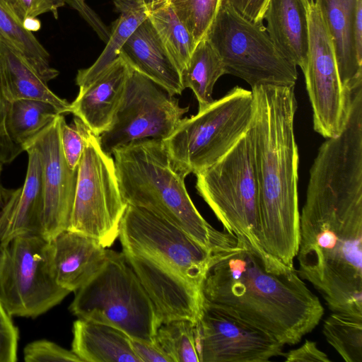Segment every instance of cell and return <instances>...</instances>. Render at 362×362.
<instances>
[{"mask_svg":"<svg viewBox=\"0 0 362 362\" xmlns=\"http://www.w3.org/2000/svg\"><path fill=\"white\" fill-rule=\"evenodd\" d=\"M298 274L332 313L362 315V159L317 154L300 214Z\"/></svg>","mask_w":362,"mask_h":362,"instance_id":"cell-1","label":"cell"},{"mask_svg":"<svg viewBox=\"0 0 362 362\" xmlns=\"http://www.w3.org/2000/svg\"><path fill=\"white\" fill-rule=\"evenodd\" d=\"M214 255L202 284L203 305L258 329L283 345L312 332L324 308L296 268L267 269L249 245Z\"/></svg>","mask_w":362,"mask_h":362,"instance_id":"cell-2","label":"cell"},{"mask_svg":"<svg viewBox=\"0 0 362 362\" xmlns=\"http://www.w3.org/2000/svg\"><path fill=\"white\" fill-rule=\"evenodd\" d=\"M294 88H252L254 113L250 127L259 192L261 245L271 258L291 268L298 251L300 221Z\"/></svg>","mask_w":362,"mask_h":362,"instance_id":"cell-3","label":"cell"},{"mask_svg":"<svg viewBox=\"0 0 362 362\" xmlns=\"http://www.w3.org/2000/svg\"><path fill=\"white\" fill-rule=\"evenodd\" d=\"M114 161L127 204L145 209L180 228L213 252L231 249L237 238L212 227L200 214L163 140L147 139L115 150Z\"/></svg>","mask_w":362,"mask_h":362,"instance_id":"cell-4","label":"cell"},{"mask_svg":"<svg viewBox=\"0 0 362 362\" xmlns=\"http://www.w3.org/2000/svg\"><path fill=\"white\" fill-rule=\"evenodd\" d=\"M196 175L199 194L225 232L249 245L268 270L284 272L293 268L271 258L261 245L259 192L250 128L223 157Z\"/></svg>","mask_w":362,"mask_h":362,"instance_id":"cell-5","label":"cell"},{"mask_svg":"<svg viewBox=\"0 0 362 362\" xmlns=\"http://www.w3.org/2000/svg\"><path fill=\"white\" fill-rule=\"evenodd\" d=\"M74 293L69 310L78 318L111 325L132 339L155 343L160 322L123 252L107 249L102 267Z\"/></svg>","mask_w":362,"mask_h":362,"instance_id":"cell-6","label":"cell"},{"mask_svg":"<svg viewBox=\"0 0 362 362\" xmlns=\"http://www.w3.org/2000/svg\"><path fill=\"white\" fill-rule=\"evenodd\" d=\"M253 113L252 90L235 86L197 115L182 118L163 140L175 169L186 177L216 163L249 129Z\"/></svg>","mask_w":362,"mask_h":362,"instance_id":"cell-7","label":"cell"},{"mask_svg":"<svg viewBox=\"0 0 362 362\" xmlns=\"http://www.w3.org/2000/svg\"><path fill=\"white\" fill-rule=\"evenodd\" d=\"M222 60L226 74L251 88L259 85L295 86L296 66L274 45L262 23H253L221 3L205 37Z\"/></svg>","mask_w":362,"mask_h":362,"instance_id":"cell-8","label":"cell"},{"mask_svg":"<svg viewBox=\"0 0 362 362\" xmlns=\"http://www.w3.org/2000/svg\"><path fill=\"white\" fill-rule=\"evenodd\" d=\"M69 293L56 280L50 240L25 234L0 243V300L11 317H36Z\"/></svg>","mask_w":362,"mask_h":362,"instance_id":"cell-9","label":"cell"},{"mask_svg":"<svg viewBox=\"0 0 362 362\" xmlns=\"http://www.w3.org/2000/svg\"><path fill=\"white\" fill-rule=\"evenodd\" d=\"M127 206L119 189L114 158L103 151L98 136L88 127L68 229L109 247L118 238Z\"/></svg>","mask_w":362,"mask_h":362,"instance_id":"cell-10","label":"cell"},{"mask_svg":"<svg viewBox=\"0 0 362 362\" xmlns=\"http://www.w3.org/2000/svg\"><path fill=\"white\" fill-rule=\"evenodd\" d=\"M128 67L124 95L112 124L98 136L101 148L110 156L136 141L165 139L189 110L164 88Z\"/></svg>","mask_w":362,"mask_h":362,"instance_id":"cell-11","label":"cell"},{"mask_svg":"<svg viewBox=\"0 0 362 362\" xmlns=\"http://www.w3.org/2000/svg\"><path fill=\"white\" fill-rule=\"evenodd\" d=\"M118 238L122 247L144 252L200 288L217 252L206 249L165 219L129 204L119 224Z\"/></svg>","mask_w":362,"mask_h":362,"instance_id":"cell-12","label":"cell"},{"mask_svg":"<svg viewBox=\"0 0 362 362\" xmlns=\"http://www.w3.org/2000/svg\"><path fill=\"white\" fill-rule=\"evenodd\" d=\"M303 73L315 131L325 139L337 136L346 121L351 93L341 85L331 40L313 0L309 11L308 60Z\"/></svg>","mask_w":362,"mask_h":362,"instance_id":"cell-13","label":"cell"},{"mask_svg":"<svg viewBox=\"0 0 362 362\" xmlns=\"http://www.w3.org/2000/svg\"><path fill=\"white\" fill-rule=\"evenodd\" d=\"M195 335L199 362H264L284 353L268 334L204 305Z\"/></svg>","mask_w":362,"mask_h":362,"instance_id":"cell-14","label":"cell"},{"mask_svg":"<svg viewBox=\"0 0 362 362\" xmlns=\"http://www.w3.org/2000/svg\"><path fill=\"white\" fill-rule=\"evenodd\" d=\"M62 114L23 146L34 148L42 165L44 194V237L52 239L68 229L71 218L78 169L71 170L62 148L59 127Z\"/></svg>","mask_w":362,"mask_h":362,"instance_id":"cell-15","label":"cell"},{"mask_svg":"<svg viewBox=\"0 0 362 362\" xmlns=\"http://www.w3.org/2000/svg\"><path fill=\"white\" fill-rule=\"evenodd\" d=\"M24 151L28 163L23 186L8 190L0 211V243L16 236H44V194L40 158L33 147Z\"/></svg>","mask_w":362,"mask_h":362,"instance_id":"cell-16","label":"cell"},{"mask_svg":"<svg viewBox=\"0 0 362 362\" xmlns=\"http://www.w3.org/2000/svg\"><path fill=\"white\" fill-rule=\"evenodd\" d=\"M314 1L332 44L341 85L351 93L362 86V58L355 38L356 13L362 0Z\"/></svg>","mask_w":362,"mask_h":362,"instance_id":"cell-17","label":"cell"},{"mask_svg":"<svg viewBox=\"0 0 362 362\" xmlns=\"http://www.w3.org/2000/svg\"><path fill=\"white\" fill-rule=\"evenodd\" d=\"M128 65L120 57L79 92L71 103L70 113L80 119L97 136L112 124L122 101Z\"/></svg>","mask_w":362,"mask_h":362,"instance_id":"cell-18","label":"cell"},{"mask_svg":"<svg viewBox=\"0 0 362 362\" xmlns=\"http://www.w3.org/2000/svg\"><path fill=\"white\" fill-rule=\"evenodd\" d=\"M119 56L130 67L164 88L172 95H181L185 90L181 73L148 17L127 39Z\"/></svg>","mask_w":362,"mask_h":362,"instance_id":"cell-19","label":"cell"},{"mask_svg":"<svg viewBox=\"0 0 362 362\" xmlns=\"http://www.w3.org/2000/svg\"><path fill=\"white\" fill-rule=\"evenodd\" d=\"M50 240L56 280L75 292L102 267L107 249L86 235L64 230Z\"/></svg>","mask_w":362,"mask_h":362,"instance_id":"cell-20","label":"cell"},{"mask_svg":"<svg viewBox=\"0 0 362 362\" xmlns=\"http://www.w3.org/2000/svg\"><path fill=\"white\" fill-rule=\"evenodd\" d=\"M310 6V0H269L264 13L274 45L302 71L308 60Z\"/></svg>","mask_w":362,"mask_h":362,"instance_id":"cell-21","label":"cell"},{"mask_svg":"<svg viewBox=\"0 0 362 362\" xmlns=\"http://www.w3.org/2000/svg\"><path fill=\"white\" fill-rule=\"evenodd\" d=\"M72 332L71 351L82 362H141L132 338L117 327L78 318Z\"/></svg>","mask_w":362,"mask_h":362,"instance_id":"cell-22","label":"cell"},{"mask_svg":"<svg viewBox=\"0 0 362 362\" xmlns=\"http://www.w3.org/2000/svg\"><path fill=\"white\" fill-rule=\"evenodd\" d=\"M0 79L8 102L35 99L48 102L60 114L70 113L71 103L52 92L47 83L16 50L0 42Z\"/></svg>","mask_w":362,"mask_h":362,"instance_id":"cell-23","label":"cell"},{"mask_svg":"<svg viewBox=\"0 0 362 362\" xmlns=\"http://www.w3.org/2000/svg\"><path fill=\"white\" fill-rule=\"evenodd\" d=\"M113 2L119 16L112 22L106 46L96 61L90 67L78 71L76 83L79 88L92 83L119 58L125 42L150 13L146 7L129 0H113Z\"/></svg>","mask_w":362,"mask_h":362,"instance_id":"cell-24","label":"cell"},{"mask_svg":"<svg viewBox=\"0 0 362 362\" xmlns=\"http://www.w3.org/2000/svg\"><path fill=\"white\" fill-rule=\"evenodd\" d=\"M0 42L19 53L47 83L59 75L58 70L50 65L47 49L33 33L23 28L4 0H0Z\"/></svg>","mask_w":362,"mask_h":362,"instance_id":"cell-25","label":"cell"},{"mask_svg":"<svg viewBox=\"0 0 362 362\" xmlns=\"http://www.w3.org/2000/svg\"><path fill=\"white\" fill-rule=\"evenodd\" d=\"M226 74L219 55L209 40H200L181 72L182 85L190 88L199 104V111L210 105L214 100L212 94L217 80Z\"/></svg>","mask_w":362,"mask_h":362,"instance_id":"cell-26","label":"cell"},{"mask_svg":"<svg viewBox=\"0 0 362 362\" xmlns=\"http://www.w3.org/2000/svg\"><path fill=\"white\" fill-rule=\"evenodd\" d=\"M60 114L52 104L40 100L8 102L6 124L9 136L22 148Z\"/></svg>","mask_w":362,"mask_h":362,"instance_id":"cell-27","label":"cell"},{"mask_svg":"<svg viewBox=\"0 0 362 362\" xmlns=\"http://www.w3.org/2000/svg\"><path fill=\"white\" fill-rule=\"evenodd\" d=\"M148 17L181 73L197 45L193 36L170 2L150 11Z\"/></svg>","mask_w":362,"mask_h":362,"instance_id":"cell-28","label":"cell"},{"mask_svg":"<svg viewBox=\"0 0 362 362\" xmlns=\"http://www.w3.org/2000/svg\"><path fill=\"white\" fill-rule=\"evenodd\" d=\"M327 341L346 362H362V315L332 313L323 323Z\"/></svg>","mask_w":362,"mask_h":362,"instance_id":"cell-29","label":"cell"},{"mask_svg":"<svg viewBox=\"0 0 362 362\" xmlns=\"http://www.w3.org/2000/svg\"><path fill=\"white\" fill-rule=\"evenodd\" d=\"M195 324L190 320L177 319L158 326L154 342L170 362H199Z\"/></svg>","mask_w":362,"mask_h":362,"instance_id":"cell-30","label":"cell"},{"mask_svg":"<svg viewBox=\"0 0 362 362\" xmlns=\"http://www.w3.org/2000/svg\"><path fill=\"white\" fill-rule=\"evenodd\" d=\"M221 0H171L177 15L197 44L206 35Z\"/></svg>","mask_w":362,"mask_h":362,"instance_id":"cell-31","label":"cell"},{"mask_svg":"<svg viewBox=\"0 0 362 362\" xmlns=\"http://www.w3.org/2000/svg\"><path fill=\"white\" fill-rule=\"evenodd\" d=\"M88 127L78 117H74V123L67 124L62 115L60 119V140L64 158L71 170L78 166L86 144V132Z\"/></svg>","mask_w":362,"mask_h":362,"instance_id":"cell-32","label":"cell"},{"mask_svg":"<svg viewBox=\"0 0 362 362\" xmlns=\"http://www.w3.org/2000/svg\"><path fill=\"white\" fill-rule=\"evenodd\" d=\"M23 356L26 362H82L71 350L45 339L27 344Z\"/></svg>","mask_w":362,"mask_h":362,"instance_id":"cell-33","label":"cell"},{"mask_svg":"<svg viewBox=\"0 0 362 362\" xmlns=\"http://www.w3.org/2000/svg\"><path fill=\"white\" fill-rule=\"evenodd\" d=\"M19 333L0 300V362L17 361Z\"/></svg>","mask_w":362,"mask_h":362,"instance_id":"cell-34","label":"cell"},{"mask_svg":"<svg viewBox=\"0 0 362 362\" xmlns=\"http://www.w3.org/2000/svg\"><path fill=\"white\" fill-rule=\"evenodd\" d=\"M22 22L28 17L51 13L58 18L59 9L65 5L63 0H4Z\"/></svg>","mask_w":362,"mask_h":362,"instance_id":"cell-35","label":"cell"},{"mask_svg":"<svg viewBox=\"0 0 362 362\" xmlns=\"http://www.w3.org/2000/svg\"><path fill=\"white\" fill-rule=\"evenodd\" d=\"M8 105L0 79V163L3 165L11 163L23 151L8 135L6 124Z\"/></svg>","mask_w":362,"mask_h":362,"instance_id":"cell-36","label":"cell"},{"mask_svg":"<svg viewBox=\"0 0 362 362\" xmlns=\"http://www.w3.org/2000/svg\"><path fill=\"white\" fill-rule=\"evenodd\" d=\"M269 0H221L238 14L253 23H262Z\"/></svg>","mask_w":362,"mask_h":362,"instance_id":"cell-37","label":"cell"},{"mask_svg":"<svg viewBox=\"0 0 362 362\" xmlns=\"http://www.w3.org/2000/svg\"><path fill=\"white\" fill-rule=\"evenodd\" d=\"M95 30L99 37L107 42L110 37V29L105 25L97 13L86 3L85 0H63Z\"/></svg>","mask_w":362,"mask_h":362,"instance_id":"cell-38","label":"cell"},{"mask_svg":"<svg viewBox=\"0 0 362 362\" xmlns=\"http://www.w3.org/2000/svg\"><path fill=\"white\" fill-rule=\"evenodd\" d=\"M282 356L288 362H330L328 356L321 351L315 341L306 339L305 343L297 349L284 352Z\"/></svg>","mask_w":362,"mask_h":362,"instance_id":"cell-39","label":"cell"},{"mask_svg":"<svg viewBox=\"0 0 362 362\" xmlns=\"http://www.w3.org/2000/svg\"><path fill=\"white\" fill-rule=\"evenodd\" d=\"M132 348L141 362H170L155 343L132 339Z\"/></svg>","mask_w":362,"mask_h":362,"instance_id":"cell-40","label":"cell"},{"mask_svg":"<svg viewBox=\"0 0 362 362\" xmlns=\"http://www.w3.org/2000/svg\"><path fill=\"white\" fill-rule=\"evenodd\" d=\"M23 28L33 33L38 31L41 28V22L37 18L28 17L22 21Z\"/></svg>","mask_w":362,"mask_h":362,"instance_id":"cell-41","label":"cell"},{"mask_svg":"<svg viewBox=\"0 0 362 362\" xmlns=\"http://www.w3.org/2000/svg\"><path fill=\"white\" fill-rule=\"evenodd\" d=\"M2 166H3V164L1 163H0V176H1V171H2ZM8 193V190L5 189L1 186V182H0V211H1V209L4 204L5 201H6Z\"/></svg>","mask_w":362,"mask_h":362,"instance_id":"cell-42","label":"cell"},{"mask_svg":"<svg viewBox=\"0 0 362 362\" xmlns=\"http://www.w3.org/2000/svg\"><path fill=\"white\" fill-rule=\"evenodd\" d=\"M168 3V0H148V8L151 11Z\"/></svg>","mask_w":362,"mask_h":362,"instance_id":"cell-43","label":"cell"},{"mask_svg":"<svg viewBox=\"0 0 362 362\" xmlns=\"http://www.w3.org/2000/svg\"><path fill=\"white\" fill-rule=\"evenodd\" d=\"M134 1H135L136 2H137L138 4L144 6H146L149 11L148 4V0H134Z\"/></svg>","mask_w":362,"mask_h":362,"instance_id":"cell-44","label":"cell"},{"mask_svg":"<svg viewBox=\"0 0 362 362\" xmlns=\"http://www.w3.org/2000/svg\"><path fill=\"white\" fill-rule=\"evenodd\" d=\"M170 1H171V0H168V2H170Z\"/></svg>","mask_w":362,"mask_h":362,"instance_id":"cell-45","label":"cell"}]
</instances>
